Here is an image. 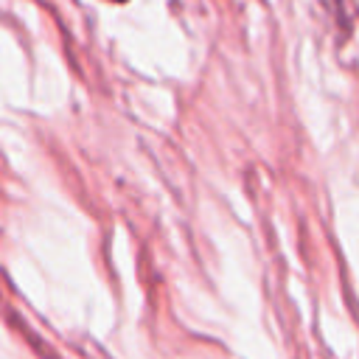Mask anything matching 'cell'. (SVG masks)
<instances>
[{"instance_id": "6da1fadb", "label": "cell", "mask_w": 359, "mask_h": 359, "mask_svg": "<svg viewBox=\"0 0 359 359\" xmlns=\"http://www.w3.org/2000/svg\"><path fill=\"white\" fill-rule=\"evenodd\" d=\"M328 6L334 8V14H345V0H328Z\"/></svg>"}, {"instance_id": "7a4b0ae2", "label": "cell", "mask_w": 359, "mask_h": 359, "mask_svg": "<svg viewBox=\"0 0 359 359\" xmlns=\"http://www.w3.org/2000/svg\"><path fill=\"white\" fill-rule=\"evenodd\" d=\"M112 3H126V0H112Z\"/></svg>"}]
</instances>
